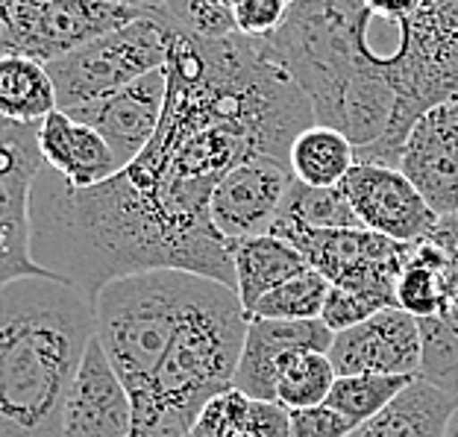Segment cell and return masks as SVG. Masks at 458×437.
Segmentation results:
<instances>
[{"label":"cell","mask_w":458,"mask_h":437,"mask_svg":"<svg viewBox=\"0 0 458 437\" xmlns=\"http://www.w3.org/2000/svg\"><path fill=\"white\" fill-rule=\"evenodd\" d=\"M95 329V303L62 279L18 276L0 288V437H62Z\"/></svg>","instance_id":"cell-1"},{"label":"cell","mask_w":458,"mask_h":437,"mask_svg":"<svg viewBox=\"0 0 458 437\" xmlns=\"http://www.w3.org/2000/svg\"><path fill=\"white\" fill-rule=\"evenodd\" d=\"M200 279V273L189 270H144L112 279L91 299L95 338L132 402L150 391Z\"/></svg>","instance_id":"cell-2"},{"label":"cell","mask_w":458,"mask_h":437,"mask_svg":"<svg viewBox=\"0 0 458 437\" xmlns=\"http://www.w3.org/2000/svg\"><path fill=\"white\" fill-rule=\"evenodd\" d=\"M171 47V24L159 9L130 21L127 27L112 29L74 54L50 62L47 74L54 80L56 103L62 112L89 106L106 95H114L150 71L165 68Z\"/></svg>","instance_id":"cell-3"},{"label":"cell","mask_w":458,"mask_h":437,"mask_svg":"<svg viewBox=\"0 0 458 437\" xmlns=\"http://www.w3.org/2000/svg\"><path fill=\"white\" fill-rule=\"evenodd\" d=\"M144 15V6H123L109 0H13L4 6L0 56H27L50 65Z\"/></svg>","instance_id":"cell-4"},{"label":"cell","mask_w":458,"mask_h":437,"mask_svg":"<svg viewBox=\"0 0 458 437\" xmlns=\"http://www.w3.org/2000/svg\"><path fill=\"white\" fill-rule=\"evenodd\" d=\"M38 171V123L0 118V288L18 276H47L30 256V189Z\"/></svg>","instance_id":"cell-5"},{"label":"cell","mask_w":458,"mask_h":437,"mask_svg":"<svg viewBox=\"0 0 458 437\" xmlns=\"http://www.w3.org/2000/svg\"><path fill=\"white\" fill-rule=\"evenodd\" d=\"M338 189L364 229L397 244H420L438 223V214L400 168L356 162Z\"/></svg>","instance_id":"cell-6"},{"label":"cell","mask_w":458,"mask_h":437,"mask_svg":"<svg viewBox=\"0 0 458 437\" xmlns=\"http://www.w3.org/2000/svg\"><path fill=\"white\" fill-rule=\"evenodd\" d=\"M327 356L338 376H418L423 358L420 324L403 308H385L359 326L335 332Z\"/></svg>","instance_id":"cell-7"},{"label":"cell","mask_w":458,"mask_h":437,"mask_svg":"<svg viewBox=\"0 0 458 437\" xmlns=\"http://www.w3.org/2000/svg\"><path fill=\"white\" fill-rule=\"evenodd\" d=\"M291 180L294 176L288 164L267 159V155L242 162L212 191L209 217L215 229L226 241L270 232Z\"/></svg>","instance_id":"cell-8"},{"label":"cell","mask_w":458,"mask_h":437,"mask_svg":"<svg viewBox=\"0 0 458 437\" xmlns=\"http://www.w3.org/2000/svg\"><path fill=\"white\" fill-rule=\"evenodd\" d=\"M165 91H168V71H150L141 80L130 82L114 95H106L89 106L71 109L68 114L86 127L98 130L118 155L121 168H127L144 153L159 130Z\"/></svg>","instance_id":"cell-9"},{"label":"cell","mask_w":458,"mask_h":437,"mask_svg":"<svg viewBox=\"0 0 458 437\" xmlns=\"http://www.w3.org/2000/svg\"><path fill=\"white\" fill-rule=\"evenodd\" d=\"M397 168L438 217L458 212V118L450 103L420 114Z\"/></svg>","instance_id":"cell-10"},{"label":"cell","mask_w":458,"mask_h":437,"mask_svg":"<svg viewBox=\"0 0 458 437\" xmlns=\"http://www.w3.org/2000/svg\"><path fill=\"white\" fill-rule=\"evenodd\" d=\"M130 391L123 388L100 340L91 338L62 411V437H130Z\"/></svg>","instance_id":"cell-11"},{"label":"cell","mask_w":458,"mask_h":437,"mask_svg":"<svg viewBox=\"0 0 458 437\" xmlns=\"http://www.w3.org/2000/svg\"><path fill=\"white\" fill-rule=\"evenodd\" d=\"M332 332L324 320H267L250 317L235 370V391L250 399L276 402V367L288 352H329Z\"/></svg>","instance_id":"cell-12"},{"label":"cell","mask_w":458,"mask_h":437,"mask_svg":"<svg viewBox=\"0 0 458 437\" xmlns=\"http://www.w3.org/2000/svg\"><path fill=\"white\" fill-rule=\"evenodd\" d=\"M38 153L41 164L56 171L71 189H95L123 171L106 139L62 109L38 123Z\"/></svg>","instance_id":"cell-13"},{"label":"cell","mask_w":458,"mask_h":437,"mask_svg":"<svg viewBox=\"0 0 458 437\" xmlns=\"http://www.w3.org/2000/svg\"><path fill=\"white\" fill-rule=\"evenodd\" d=\"M458 397L423 379H411L385 408L350 437H446Z\"/></svg>","instance_id":"cell-14"},{"label":"cell","mask_w":458,"mask_h":437,"mask_svg":"<svg viewBox=\"0 0 458 437\" xmlns=\"http://www.w3.org/2000/svg\"><path fill=\"white\" fill-rule=\"evenodd\" d=\"M229 256H233L235 267V294L242 299L247 317L265 294L309 270V262L297 247L270 232L229 241Z\"/></svg>","instance_id":"cell-15"},{"label":"cell","mask_w":458,"mask_h":437,"mask_svg":"<svg viewBox=\"0 0 458 437\" xmlns=\"http://www.w3.org/2000/svg\"><path fill=\"white\" fill-rule=\"evenodd\" d=\"M352 164H356V144L327 123L306 127L288 150L291 176L311 189H338Z\"/></svg>","instance_id":"cell-16"},{"label":"cell","mask_w":458,"mask_h":437,"mask_svg":"<svg viewBox=\"0 0 458 437\" xmlns=\"http://www.w3.org/2000/svg\"><path fill=\"white\" fill-rule=\"evenodd\" d=\"M56 109L54 80L41 62L27 56H0V118L41 123Z\"/></svg>","instance_id":"cell-17"},{"label":"cell","mask_w":458,"mask_h":437,"mask_svg":"<svg viewBox=\"0 0 458 437\" xmlns=\"http://www.w3.org/2000/svg\"><path fill=\"white\" fill-rule=\"evenodd\" d=\"M446 258L429 238L414 244L409 262L397 279V308L409 311L411 317L426 320L446 308Z\"/></svg>","instance_id":"cell-18"},{"label":"cell","mask_w":458,"mask_h":437,"mask_svg":"<svg viewBox=\"0 0 458 437\" xmlns=\"http://www.w3.org/2000/svg\"><path fill=\"white\" fill-rule=\"evenodd\" d=\"M338 373L327 352L297 349L279 361L276 367V402L288 411L324 405Z\"/></svg>","instance_id":"cell-19"},{"label":"cell","mask_w":458,"mask_h":437,"mask_svg":"<svg viewBox=\"0 0 458 437\" xmlns=\"http://www.w3.org/2000/svg\"><path fill=\"white\" fill-rule=\"evenodd\" d=\"M303 226V229H352L361 226L352 214L341 189H311L291 180L285 200L279 206L274 226ZM270 226V229H274Z\"/></svg>","instance_id":"cell-20"},{"label":"cell","mask_w":458,"mask_h":437,"mask_svg":"<svg viewBox=\"0 0 458 437\" xmlns=\"http://www.w3.org/2000/svg\"><path fill=\"white\" fill-rule=\"evenodd\" d=\"M418 324L423 340L418 379L458 397V303L446 306L435 317L418 320Z\"/></svg>","instance_id":"cell-21"},{"label":"cell","mask_w":458,"mask_h":437,"mask_svg":"<svg viewBox=\"0 0 458 437\" xmlns=\"http://www.w3.org/2000/svg\"><path fill=\"white\" fill-rule=\"evenodd\" d=\"M418 376H385V373H356V376H338L332 384L327 405L344 414L352 425L368 423L388 405L397 393Z\"/></svg>","instance_id":"cell-22"},{"label":"cell","mask_w":458,"mask_h":437,"mask_svg":"<svg viewBox=\"0 0 458 437\" xmlns=\"http://www.w3.org/2000/svg\"><path fill=\"white\" fill-rule=\"evenodd\" d=\"M329 279L318 273L315 267L303 270L294 279H288L270 294H265L250 311V317H267V320H320L324 303L329 297ZM247 317V320H250Z\"/></svg>","instance_id":"cell-23"},{"label":"cell","mask_w":458,"mask_h":437,"mask_svg":"<svg viewBox=\"0 0 458 437\" xmlns=\"http://www.w3.org/2000/svg\"><path fill=\"white\" fill-rule=\"evenodd\" d=\"M235 4L238 0H168L159 13L182 33L197 38H224L238 33Z\"/></svg>","instance_id":"cell-24"},{"label":"cell","mask_w":458,"mask_h":437,"mask_svg":"<svg viewBox=\"0 0 458 437\" xmlns=\"http://www.w3.org/2000/svg\"><path fill=\"white\" fill-rule=\"evenodd\" d=\"M379 311H385V308L377 303V299L352 294V290H344V288L332 285L320 320H324L332 332H344V329H352V326L364 324V320L379 315Z\"/></svg>","instance_id":"cell-25"},{"label":"cell","mask_w":458,"mask_h":437,"mask_svg":"<svg viewBox=\"0 0 458 437\" xmlns=\"http://www.w3.org/2000/svg\"><path fill=\"white\" fill-rule=\"evenodd\" d=\"M291 0H238L235 29L250 38H270L283 27Z\"/></svg>","instance_id":"cell-26"},{"label":"cell","mask_w":458,"mask_h":437,"mask_svg":"<svg viewBox=\"0 0 458 437\" xmlns=\"http://www.w3.org/2000/svg\"><path fill=\"white\" fill-rule=\"evenodd\" d=\"M291 420V437H350L356 432L344 414H338L329 405H315V408H297L288 411Z\"/></svg>","instance_id":"cell-27"},{"label":"cell","mask_w":458,"mask_h":437,"mask_svg":"<svg viewBox=\"0 0 458 437\" xmlns=\"http://www.w3.org/2000/svg\"><path fill=\"white\" fill-rule=\"evenodd\" d=\"M429 241L438 247L446 258H450V273L458 279V212L438 217V223H435V229H432Z\"/></svg>","instance_id":"cell-28"},{"label":"cell","mask_w":458,"mask_h":437,"mask_svg":"<svg viewBox=\"0 0 458 437\" xmlns=\"http://www.w3.org/2000/svg\"><path fill=\"white\" fill-rule=\"evenodd\" d=\"M423 4L426 0H361V6L379 18H411Z\"/></svg>","instance_id":"cell-29"},{"label":"cell","mask_w":458,"mask_h":437,"mask_svg":"<svg viewBox=\"0 0 458 437\" xmlns=\"http://www.w3.org/2000/svg\"><path fill=\"white\" fill-rule=\"evenodd\" d=\"M446 437H458V408H455L453 420H450V429H446Z\"/></svg>","instance_id":"cell-30"},{"label":"cell","mask_w":458,"mask_h":437,"mask_svg":"<svg viewBox=\"0 0 458 437\" xmlns=\"http://www.w3.org/2000/svg\"><path fill=\"white\" fill-rule=\"evenodd\" d=\"M141 4L148 6V9H162L165 4H168V0H141Z\"/></svg>","instance_id":"cell-31"},{"label":"cell","mask_w":458,"mask_h":437,"mask_svg":"<svg viewBox=\"0 0 458 437\" xmlns=\"http://www.w3.org/2000/svg\"><path fill=\"white\" fill-rule=\"evenodd\" d=\"M109 4H123V6H144L141 0H109ZM148 9V6H144Z\"/></svg>","instance_id":"cell-32"},{"label":"cell","mask_w":458,"mask_h":437,"mask_svg":"<svg viewBox=\"0 0 458 437\" xmlns=\"http://www.w3.org/2000/svg\"><path fill=\"white\" fill-rule=\"evenodd\" d=\"M0 47H4V6H0ZM4 54V50H0Z\"/></svg>","instance_id":"cell-33"},{"label":"cell","mask_w":458,"mask_h":437,"mask_svg":"<svg viewBox=\"0 0 458 437\" xmlns=\"http://www.w3.org/2000/svg\"><path fill=\"white\" fill-rule=\"evenodd\" d=\"M450 106H453V112H455V118H458V97H455V100H450Z\"/></svg>","instance_id":"cell-34"},{"label":"cell","mask_w":458,"mask_h":437,"mask_svg":"<svg viewBox=\"0 0 458 437\" xmlns=\"http://www.w3.org/2000/svg\"><path fill=\"white\" fill-rule=\"evenodd\" d=\"M6 4H13V0H0V6H6Z\"/></svg>","instance_id":"cell-35"}]
</instances>
